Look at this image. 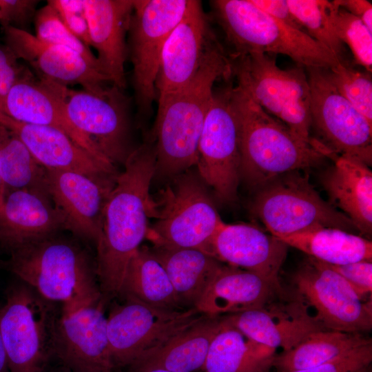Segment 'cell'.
Listing matches in <instances>:
<instances>
[{
	"label": "cell",
	"instance_id": "1",
	"mask_svg": "<svg viewBox=\"0 0 372 372\" xmlns=\"http://www.w3.org/2000/svg\"><path fill=\"white\" fill-rule=\"evenodd\" d=\"M155 163L154 145L144 144L134 149L105 205L96 243V272L104 303L119 296L130 262L146 238Z\"/></svg>",
	"mask_w": 372,
	"mask_h": 372
},
{
	"label": "cell",
	"instance_id": "2",
	"mask_svg": "<svg viewBox=\"0 0 372 372\" xmlns=\"http://www.w3.org/2000/svg\"><path fill=\"white\" fill-rule=\"evenodd\" d=\"M231 75L229 59L216 41L191 82L158 102L153 134L154 176L174 178L196 165L199 139L214 84Z\"/></svg>",
	"mask_w": 372,
	"mask_h": 372
},
{
	"label": "cell",
	"instance_id": "3",
	"mask_svg": "<svg viewBox=\"0 0 372 372\" xmlns=\"http://www.w3.org/2000/svg\"><path fill=\"white\" fill-rule=\"evenodd\" d=\"M10 269L61 315L102 300L96 264L78 242L55 234L10 251Z\"/></svg>",
	"mask_w": 372,
	"mask_h": 372
},
{
	"label": "cell",
	"instance_id": "4",
	"mask_svg": "<svg viewBox=\"0 0 372 372\" xmlns=\"http://www.w3.org/2000/svg\"><path fill=\"white\" fill-rule=\"evenodd\" d=\"M237 116L240 153V175L257 190L282 174L320 165L329 153L293 133L257 104L238 85L231 87Z\"/></svg>",
	"mask_w": 372,
	"mask_h": 372
},
{
	"label": "cell",
	"instance_id": "5",
	"mask_svg": "<svg viewBox=\"0 0 372 372\" xmlns=\"http://www.w3.org/2000/svg\"><path fill=\"white\" fill-rule=\"evenodd\" d=\"M156 195L152 196L146 238L154 245L190 248L211 255V240L224 224L198 174L185 172Z\"/></svg>",
	"mask_w": 372,
	"mask_h": 372
},
{
	"label": "cell",
	"instance_id": "6",
	"mask_svg": "<svg viewBox=\"0 0 372 372\" xmlns=\"http://www.w3.org/2000/svg\"><path fill=\"white\" fill-rule=\"evenodd\" d=\"M211 3L233 53L280 54L297 65L329 68L340 61L306 32L276 20L250 0H216Z\"/></svg>",
	"mask_w": 372,
	"mask_h": 372
},
{
	"label": "cell",
	"instance_id": "7",
	"mask_svg": "<svg viewBox=\"0 0 372 372\" xmlns=\"http://www.w3.org/2000/svg\"><path fill=\"white\" fill-rule=\"evenodd\" d=\"M231 74L250 97L270 115L307 143L310 134L311 94L305 68L281 69L268 54L248 52L228 57Z\"/></svg>",
	"mask_w": 372,
	"mask_h": 372
},
{
	"label": "cell",
	"instance_id": "8",
	"mask_svg": "<svg viewBox=\"0 0 372 372\" xmlns=\"http://www.w3.org/2000/svg\"><path fill=\"white\" fill-rule=\"evenodd\" d=\"M303 174L300 171L282 174L256 190L251 210L270 234L278 238L320 227L358 231Z\"/></svg>",
	"mask_w": 372,
	"mask_h": 372
},
{
	"label": "cell",
	"instance_id": "9",
	"mask_svg": "<svg viewBox=\"0 0 372 372\" xmlns=\"http://www.w3.org/2000/svg\"><path fill=\"white\" fill-rule=\"evenodd\" d=\"M55 308L23 282L10 288L0 309V334L10 372H42L54 356L61 314Z\"/></svg>",
	"mask_w": 372,
	"mask_h": 372
},
{
	"label": "cell",
	"instance_id": "10",
	"mask_svg": "<svg viewBox=\"0 0 372 372\" xmlns=\"http://www.w3.org/2000/svg\"><path fill=\"white\" fill-rule=\"evenodd\" d=\"M192 0H135L127 52L138 114L148 118L156 100V82L165 43L188 10Z\"/></svg>",
	"mask_w": 372,
	"mask_h": 372
},
{
	"label": "cell",
	"instance_id": "11",
	"mask_svg": "<svg viewBox=\"0 0 372 372\" xmlns=\"http://www.w3.org/2000/svg\"><path fill=\"white\" fill-rule=\"evenodd\" d=\"M205 316L196 308L166 310L125 297V302L114 306L107 317V337L115 370L126 368Z\"/></svg>",
	"mask_w": 372,
	"mask_h": 372
},
{
	"label": "cell",
	"instance_id": "12",
	"mask_svg": "<svg viewBox=\"0 0 372 372\" xmlns=\"http://www.w3.org/2000/svg\"><path fill=\"white\" fill-rule=\"evenodd\" d=\"M231 87L214 90L199 139L196 165L200 177L223 203L236 200L240 180L238 122Z\"/></svg>",
	"mask_w": 372,
	"mask_h": 372
},
{
	"label": "cell",
	"instance_id": "13",
	"mask_svg": "<svg viewBox=\"0 0 372 372\" xmlns=\"http://www.w3.org/2000/svg\"><path fill=\"white\" fill-rule=\"evenodd\" d=\"M311 94V119L334 156L352 158L369 167L372 163V123L334 87L326 68H305Z\"/></svg>",
	"mask_w": 372,
	"mask_h": 372
},
{
	"label": "cell",
	"instance_id": "14",
	"mask_svg": "<svg viewBox=\"0 0 372 372\" xmlns=\"http://www.w3.org/2000/svg\"><path fill=\"white\" fill-rule=\"evenodd\" d=\"M293 280L301 301L314 310L324 329L360 334L371 330V300L361 299L327 264L310 258Z\"/></svg>",
	"mask_w": 372,
	"mask_h": 372
},
{
	"label": "cell",
	"instance_id": "15",
	"mask_svg": "<svg viewBox=\"0 0 372 372\" xmlns=\"http://www.w3.org/2000/svg\"><path fill=\"white\" fill-rule=\"evenodd\" d=\"M112 85L97 91L65 90L68 117L97 150L115 165H124L131 147L128 102Z\"/></svg>",
	"mask_w": 372,
	"mask_h": 372
},
{
	"label": "cell",
	"instance_id": "16",
	"mask_svg": "<svg viewBox=\"0 0 372 372\" xmlns=\"http://www.w3.org/2000/svg\"><path fill=\"white\" fill-rule=\"evenodd\" d=\"M117 176L93 177L76 172L46 169L47 190L62 218L64 229L96 245L105 207Z\"/></svg>",
	"mask_w": 372,
	"mask_h": 372
},
{
	"label": "cell",
	"instance_id": "17",
	"mask_svg": "<svg viewBox=\"0 0 372 372\" xmlns=\"http://www.w3.org/2000/svg\"><path fill=\"white\" fill-rule=\"evenodd\" d=\"M216 40L201 2L192 0L163 46L156 82L157 103L191 82Z\"/></svg>",
	"mask_w": 372,
	"mask_h": 372
},
{
	"label": "cell",
	"instance_id": "18",
	"mask_svg": "<svg viewBox=\"0 0 372 372\" xmlns=\"http://www.w3.org/2000/svg\"><path fill=\"white\" fill-rule=\"evenodd\" d=\"M101 301L61 315L54 335V357L72 372H114L107 318Z\"/></svg>",
	"mask_w": 372,
	"mask_h": 372
},
{
	"label": "cell",
	"instance_id": "19",
	"mask_svg": "<svg viewBox=\"0 0 372 372\" xmlns=\"http://www.w3.org/2000/svg\"><path fill=\"white\" fill-rule=\"evenodd\" d=\"M67 87L48 79H37L28 69L0 100V112L21 123L61 130L83 148L110 161L68 117L65 101Z\"/></svg>",
	"mask_w": 372,
	"mask_h": 372
},
{
	"label": "cell",
	"instance_id": "20",
	"mask_svg": "<svg viewBox=\"0 0 372 372\" xmlns=\"http://www.w3.org/2000/svg\"><path fill=\"white\" fill-rule=\"evenodd\" d=\"M6 46L19 60L28 63L39 74L68 87L80 85L82 89L97 91L108 79L81 54L65 46L44 42L29 32L3 25ZM110 82V81H109Z\"/></svg>",
	"mask_w": 372,
	"mask_h": 372
},
{
	"label": "cell",
	"instance_id": "21",
	"mask_svg": "<svg viewBox=\"0 0 372 372\" xmlns=\"http://www.w3.org/2000/svg\"><path fill=\"white\" fill-rule=\"evenodd\" d=\"M0 125L12 132L46 169L76 172L93 177L118 176L116 165L102 159L57 129L21 123L0 112Z\"/></svg>",
	"mask_w": 372,
	"mask_h": 372
},
{
	"label": "cell",
	"instance_id": "22",
	"mask_svg": "<svg viewBox=\"0 0 372 372\" xmlns=\"http://www.w3.org/2000/svg\"><path fill=\"white\" fill-rule=\"evenodd\" d=\"M288 246L249 224L224 223L211 242V255L220 262L255 273L278 287Z\"/></svg>",
	"mask_w": 372,
	"mask_h": 372
},
{
	"label": "cell",
	"instance_id": "23",
	"mask_svg": "<svg viewBox=\"0 0 372 372\" xmlns=\"http://www.w3.org/2000/svg\"><path fill=\"white\" fill-rule=\"evenodd\" d=\"M90 46L97 51L101 72L121 90L126 85V34L133 11L132 0H84Z\"/></svg>",
	"mask_w": 372,
	"mask_h": 372
},
{
	"label": "cell",
	"instance_id": "24",
	"mask_svg": "<svg viewBox=\"0 0 372 372\" xmlns=\"http://www.w3.org/2000/svg\"><path fill=\"white\" fill-rule=\"evenodd\" d=\"M63 228L47 190L22 189L6 194L0 211V243L10 251Z\"/></svg>",
	"mask_w": 372,
	"mask_h": 372
},
{
	"label": "cell",
	"instance_id": "25",
	"mask_svg": "<svg viewBox=\"0 0 372 372\" xmlns=\"http://www.w3.org/2000/svg\"><path fill=\"white\" fill-rule=\"evenodd\" d=\"M249 339L287 351L316 331L324 329L302 302L285 306L269 304L256 309L223 316Z\"/></svg>",
	"mask_w": 372,
	"mask_h": 372
},
{
	"label": "cell",
	"instance_id": "26",
	"mask_svg": "<svg viewBox=\"0 0 372 372\" xmlns=\"http://www.w3.org/2000/svg\"><path fill=\"white\" fill-rule=\"evenodd\" d=\"M280 290V287L255 273L222 265L194 308L209 317L240 313L269 304Z\"/></svg>",
	"mask_w": 372,
	"mask_h": 372
},
{
	"label": "cell",
	"instance_id": "27",
	"mask_svg": "<svg viewBox=\"0 0 372 372\" xmlns=\"http://www.w3.org/2000/svg\"><path fill=\"white\" fill-rule=\"evenodd\" d=\"M222 316H205L123 369L130 372L154 369L194 372L203 369L210 344L222 327Z\"/></svg>",
	"mask_w": 372,
	"mask_h": 372
},
{
	"label": "cell",
	"instance_id": "28",
	"mask_svg": "<svg viewBox=\"0 0 372 372\" xmlns=\"http://www.w3.org/2000/svg\"><path fill=\"white\" fill-rule=\"evenodd\" d=\"M322 184L329 202L350 219L362 234L372 232V172L361 161L342 156L325 172Z\"/></svg>",
	"mask_w": 372,
	"mask_h": 372
},
{
	"label": "cell",
	"instance_id": "29",
	"mask_svg": "<svg viewBox=\"0 0 372 372\" xmlns=\"http://www.w3.org/2000/svg\"><path fill=\"white\" fill-rule=\"evenodd\" d=\"M149 249L165 271L178 299L187 309L194 308L223 265L211 255L196 249L154 245Z\"/></svg>",
	"mask_w": 372,
	"mask_h": 372
},
{
	"label": "cell",
	"instance_id": "30",
	"mask_svg": "<svg viewBox=\"0 0 372 372\" xmlns=\"http://www.w3.org/2000/svg\"><path fill=\"white\" fill-rule=\"evenodd\" d=\"M222 327L212 340L204 372H269L276 350L257 343L229 324L222 316Z\"/></svg>",
	"mask_w": 372,
	"mask_h": 372
},
{
	"label": "cell",
	"instance_id": "31",
	"mask_svg": "<svg viewBox=\"0 0 372 372\" xmlns=\"http://www.w3.org/2000/svg\"><path fill=\"white\" fill-rule=\"evenodd\" d=\"M277 238L328 265L371 261L372 258L371 241L338 228L320 227Z\"/></svg>",
	"mask_w": 372,
	"mask_h": 372
},
{
	"label": "cell",
	"instance_id": "32",
	"mask_svg": "<svg viewBox=\"0 0 372 372\" xmlns=\"http://www.w3.org/2000/svg\"><path fill=\"white\" fill-rule=\"evenodd\" d=\"M119 296L166 310L187 309L149 247H140L128 265Z\"/></svg>",
	"mask_w": 372,
	"mask_h": 372
},
{
	"label": "cell",
	"instance_id": "33",
	"mask_svg": "<svg viewBox=\"0 0 372 372\" xmlns=\"http://www.w3.org/2000/svg\"><path fill=\"white\" fill-rule=\"evenodd\" d=\"M371 342L363 334L322 329L311 333L293 349L276 357L273 366L293 372L320 365Z\"/></svg>",
	"mask_w": 372,
	"mask_h": 372
},
{
	"label": "cell",
	"instance_id": "34",
	"mask_svg": "<svg viewBox=\"0 0 372 372\" xmlns=\"http://www.w3.org/2000/svg\"><path fill=\"white\" fill-rule=\"evenodd\" d=\"M45 174L46 168L18 136L0 125V175L6 194L22 189L47 190Z\"/></svg>",
	"mask_w": 372,
	"mask_h": 372
},
{
	"label": "cell",
	"instance_id": "35",
	"mask_svg": "<svg viewBox=\"0 0 372 372\" xmlns=\"http://www.w3.org/2000/svg\"><path fill=\"white\" fill-rule=\"evenodd\" d=\"M287 3L303 30L327 48L340 63H347L344 44L339 39L335 25L339 8L335 1L287 0Z\"/></svg>",
	"mask_w": 372,
	"mask_h": 372
},
{
	"label": "cell",
	"instance_id": "36",
	"mask_svg": "<svg viewBox=\"0 0 372 372\" xmlns=\"http://www.w3.org/2000/svg\"><path fill=\"white\" fill-rule=\"evenodd\" d=\"M326 72L337 91L372 123L371 73L340 62Z\"/></svg>",
	"mask_w": 372,
	"mask_h": 372
},
{
	"label": "cell",
	"instance_id": "37",
	"mask_svg": "<svg viewBox=\"0 0 372 372\" xmlns=\"http://www.w3.org/2000/svg\"><path fill=\"white\" fill-rule=\"evenodd\" d=\"M34 21L35 36L39 39L72 49L101 72L96 56L89 47L69 30L52 6L47 3L45 6L37 10Z\"/></svg>",
	"mask_w": 372,
	"mask_h": 372
},
{
	"label": "cell",
	"instance_id": "38",
	"mask_svg": "<svg viewBox=\"0 0 372 372\" xmlns=\"http://www.w3.org/2000/svg\"><path fill=\"white\" fill-rule=\"evenodd\" d=\"M340 41L349 48L356 64L369 73L372 71V31L360 19L339 7L335 17Z\"/></svg>",
	"mask_w": 372,
	"mask_h": 372
},
{
	"label": "cell",
	"instance_id": "39",
	"mask_svg": "<svg viewBox=\"0 0 372 372\" xmlns=\"http://www.w3.org/2000/svg\"><path fill=\"white\" fill-rule=\"evenodd\" d=\"M372 361V343L359 346L320 365L293 372H358Z\"/></svg>",
	"mask_w": 372,
	"mask_h": 372
},
{
	"label": "cell",
	"instance_id": "40",
	"mask_svg": "<svg viewBox=\"0 0 372 372\" xmlns=\"http://www.w3.org/2000/svg\"><path fill=\"white\" fill-rule=\"evenodd\" d=\"M69 30L87 47H90L88 23L84 0H49Z\"/></svg>",
	"mask_w": 372,
	"mask_h": 372
},
{
	"label": "cell",
	"instance_id": "41",
	"mask_svg": "<svg viewBox=\"0 0 372 372\" xmlns=\"http://www.w3.org/2000/svg\"><path fill=\"white\" fill-rule=\"evenodd\" d=\"M328 265L349 284L361 299L365 300V297L371 293V261L362 260L344 265Z\"/></svg>",
	"mask_w": 372,
	"mask_h": 372
},
{
	"label": "cell",
	"instance_id": "42",
	"mask_svg": "<svg viewBox=\"0 0 372 372\" xmlns=\"http://www.w3.org/2000/svg\"><path fill=\"white\" fill-rule=\"evenodd\" d=\"M38 2L35 0H0V22L3 25H17V28H19V25L34 19Z\"/></svg>",
	"mask_w": 372,
	"mask_h": 372
},
{
	"label": "cell",
	"instance_id": "43",
	"mask_svg": "<svg viewBox=\"0 0 372 372\" xmlns=\"http://www.w3.org/2000/svg\"><path fill=\"white\" fill-rule=\"evenodd\" d=\"M28 70L8 47L0 46V100Z\"/></svg>",
	"mask_w": 372,
	"mask_h": 372
},
{
	"label": "cell",
	"instance_id": "44",
	"mask_svg": "<svg viewBox=\"0 0 372 372\" xmlns=\"http://www.w3.org/2000/svg\"><path fill=\"white\" fill-rule=\"evenodd\" d=\"M256 7L276 20L289 27L303 31L302 26L291 13L287 0H250Z\"/></svg>",
	"mask_w": 372,
	"mask_h": 372
},
{
	"label": "cell",
	"instance_id": "45",
	"mask_svg": "<svg viewBox=\"0 0 372 372\" xmlns=\"http://www.w3.org/2000/svg\"><path fill=\"white\" fill-rule=\"evenodd\" d=\"M338 6L360 19L372 31V4L366 0H335Z\"/></svg>",
	"mask_w": 372,
	"mask_h": 372
},
{
	"label": "cell",
	"instance_id": "46",
	"mask_svg": "<svg viewBox=\"0 0 372 372\" xmlns=\"http://www.w3.org/2000/svg\"><path fill=\"white\" fill-rule=\"evenodd\" d=\"M42 372H72L54 356L51 359Z\"/></svg>",
	"mask_w": 372,
	"mask_h": 372
},
{
	"label": "cell",
	"instance_id": "47",
	"mask_svg": "<svg viewBox=\"0 0 372 372\" xmlns=\"http://www.w3.org/2000/svg\"><path fill=\"white\" fill-rule=\"evenodd\" d=\"M0 372H10L7 358L0 334Z\"/></svg>",
	"mask_w": 372,
	"mask_h": 372
},
{
	"label": "cell",
	"instance_id": "48",
	"mask_svg": "<svg viewBox=\"0 0 372 372\" xmlns=\"http://www.w3.org/2000/svg\"><path fill=\"white\" fill-rule=\"evenodd\" d=\"M5 194V189L0 175V211L3 204Z\"/></svg>",
	"mask_w": 372,
	"mask_h": 372
},
{
	"label": "cell",
	"instance_id": "49",
	"mask_svg": "<svg viewBox=\"0 0 372 372\" xmlns=\"http://www.w3.org/2000/svg\"><path fill=\"white\" fill-rule=\"evenodd\" d=\"M114 372H130V371H128L124 369H116L114 371ZM143 372H169V371L161 370V369H154V370H149V371H143Z\"/></svg>",
	"mask_w": 372,
	"mask_h": 372
},
{
	"label": "cell",
	"instance_id": "50",
	"mask_svg": "<svg viewBox=\"0 0 372 372\" xmlns=\"http://www.w3.org/2000/svg\"><path fill=\"white\" fill-rule=\"evenodd\" d=\"M366 369H362V370H360V371H359L358 372H369Z\"/></svg>",
	"mask_w": 372,
	"mask_h": 372
}]
</instances>
